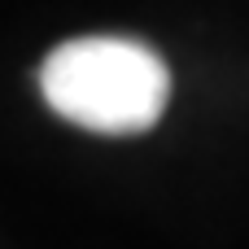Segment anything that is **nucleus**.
Listing matches in <instances>:
<instances>
[{
    "label": "nucleus",
    "mask_w": 249,
    "mask_h": 249,
    "mask_svg": "<svg viewBox=\"0 0 249 249\" xmlns=\"http://www.w3.org/2000/svg\"><path fill=\"white\" fill-rule=\"evenodd\" d=\"M39 92L53 114L96 136H140L158 127L171 101V66L131 35H79L39 66Z\"/></svg>",
    "instance_id": "1"
}]
</instances>
